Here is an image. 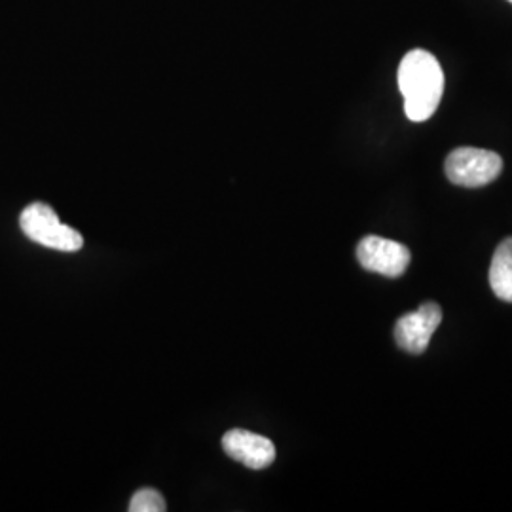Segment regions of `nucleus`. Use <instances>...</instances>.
Masks as SVG:
<instances>
[{"label":"nucleus","instance_id":"nucleus-1","mask_svg":"<svg viewBox=\"0 0 512 512\" xmlns=\"http://www.w3.org/2000/svg\"><path fill=\"white\" fill-rule=\"evenodd\" d=\"M399 90L404 97V112L412 122L429 120L444 93V73L437 57L427 50H412L399 65Z\"/></svg>","mask_w":512,"mask_h":512},{"label":"nucleus","instance_id":"nucleus-2","mask_svg":"<svg viewBox=\"0 0 512 512\" xmlns=\"http://www.w3.org/2000/svg\"><path fill=\"white\" fill-rule=\"evenodd\" d=\"M19 226L27 238L48 249L76 253L84 247L82 234L63 224L54 209L46 203H31L27 209H23Z\"/></svg>","mask_w":512,"mask_h":512},{"label":"nucleus","instance_id":"nucleus-3","mask_svg":"<svg viewBox=\"0 0 512 512\" xmlns=\"http://www.w3.org/2000/svg\"><path fill=\"white\" fill-rule=\"evenodd\" d=\"M446 177L452 184L480 188L494 183L503 171V160L497 152L484 148L461 147L452 150L444 164Z\"/></svg>","mask_w":512,"mask_h":512},{"label":"nucleus","instance_id":"nucleus-4","mask_svg":"<svg viewBox=\"0 0 512 512\" xmlns=\"http://www.w3.org/2000/svg\"><path fill=\"white\" fill-rule=\"evenodd\" d=\"M440 321H442V310L439 304L435 302H425L420 308L412 313L403 315L397 325H395V342L397 346L412 353V355H421L435 330L439 329Z\"/></svg>","mask_w":512,"mask_h":512},{"label":"nucleus","instance_id":"nucleus-5","mask_svg":"<svg viewBox=\"0 0 512 512\" xmlns=\"http://www.w3.org/2000/svg\"><path fill=\"white\" fill-rule=\"evenodd\" d=\"M357 258L368 272L385 277H401L408 270L410 251L399 241L368 236L359 243Z\"/></svg>","mask_w":512,"mask_h":512},{"label":"nucleus","instance_id":"nucleus-6","mask_svg":"<svg viewBox=\"0 0 512 512\" xmlns=\"http://www.w3.org/2000/svg\"><path fill=\"white\" fill-rule=\"evenodd\" d=\"M224 452L253 471L270 467L275 459L274 442L245 429H232L222 439Z\"/></svg>","mask_w":512,"mask_h":512},{"label":"nucleus","instance_id":"nucleus-7","mask_svg":"<svg viewBox=\"0 0 512 512\" xmlns=\"http://www.w3.org/2000/svg\"><path fill=\"white\" fill-rule=\"evenodd\" d=\"M490 285L499 300L512 304V238L503 239L495 249L490 266Z\"/></svg>","mask_w":512,"mask_h":512},{"label":"nucleus","instance_id":"nucleus-8","mask_svg":"<svg viewBox=\"0 0 512 512\" xmlns=\"http://www.w3.org/2000/svg\"><path fill=\"white\" fill-rule=\"evenodd\" d=\"M129 511L164 512V495L160 494L158 490H154V488H143V490H139L137 494L131 497V503H129Z\"/></svg>","mask_w":512,"mask_h":512},{"label":"nucleus","instance_id":"nucleus-9","mask_svg":"<svg viewBox=\"0 0 512 512\" xmlns=\"http://www.w3.org/2000/svg\"><path fill=\"white\" fill-rule=\"evenodd\" d=\"M509 2H511V4H512V0H509Z\"/></svg>","mask_w":512,"mask_h":512}]
</instances>
